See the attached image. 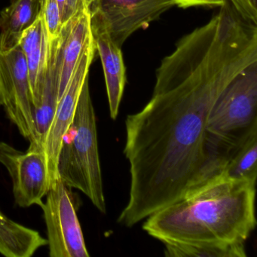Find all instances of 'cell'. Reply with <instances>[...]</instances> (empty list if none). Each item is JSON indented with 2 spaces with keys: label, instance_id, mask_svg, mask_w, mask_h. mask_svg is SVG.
Returning <instances> with one entry per match:
<instances>
[{
  "label": "cell",
  "instance_id": "1",
  "mask_svg": "<svg viewBox=\"0 0 257 257\" xmlns=\"http://www.w3.org/2000/svg\"><path fill=\"white\" fill-rule=\"evenodd\" d=\"M255 63L257 26L227 4L162 59L151 100L125 121L130 191L118 223L132 228L205 184L210 112L225 88Z\"/></svg>",
  "mask_w": 257,
  "mask_h": 257
},
{
  "label": "cell",
  "instance_id": "2",
  "mask_svg": "<svg viewBox=\"0 0 257 257\" xmlns=\"http://www.w3.org/2000/svg\"><path fill=\"white\" fill-rule=\"evenodd\" d=\"M255 184L216 177L146 219L162 243H244L255 229Z\"/></svg>",
  "mask_w": 257,
  "mask_h": 257
},
{
  "label": "cell",
  "instance_id": "3",
  "mask_svg": "<svg viewBox=\"0 0 257 257\" xmlns=\"http://www.w3.org/2000/svg\"><path fill=\"white\" fill-rule=\"evenodd\" d=\"M57 171L66 186L81 191L99 211L106 213L95 111L88 79L82 88L74 118L63 139Z\"/></svg>",
  "mask_w": 257,
  "mask_h": 257
},
{
  "label": "cell",
  "instance_id": "4",
  "mask_svg": "<svg viewBox=\"0 0 257 257\" xmlns=\"http://www.w3.org/2000/svg\"><path fill=\"white\" fill-rule=\"evenodd\" d=\"M226 0H94L91 8L92 32L106 31L122 47L137 31L145 30L171 9L220 8Z\"/></svg>",
  "mask_w": 257,
  "mask_h": 257
},
{
  "label": "cell",
  "instance_id": "5",
  "mask_svg": "<svg viewBox=\"0 0 257 257\" xmlns=\"http://www.w3.org/2000/svg\"><path fill=\"white\" fill-rule=\"evenodd\" d=\"M257 63L242 72L224 90L207 122V144L225 141L257 121Z\"/></svg>",
  "mask_w": 257,
  "mask_h": 257
},
{
  "label": "cell",
  "instance_id": "6",
  "mask_svg": "<svg viewBox=\"0 0 257 257\" xmlns=\"http://www.w3.org/2000/svg\"><path fill=\"white\" fill-rule=\"evenodd\" d=\"M70 188L59 178L51 186L40 205L47 229L51 257H88Z\"/></svg>",
  "mask_w": 257,
  "mask_h": 257
},
{
  "label": "cell",
  "instance_id": "7",
  "mask_svg": "<svg viewBox=\"0 0 257 257\" xmlns=\"http://www.w3.org/2000/svg\"><path fill=\"white\" fill-rule=\"evenodd\" d=\"M0 163L11 177L17 205L29 207L43 204L53 185L44 147L30 144L28 150L22 152L1 141Z\"/></svg>",
  "mask_w": 257,
  "mask_h": 257
},
{
  "label": "cell",
  "instance_id": "8",
  "mask_svg": "<svg viewBox=\"0 0 257 257\" xmlns=\"http://www.w3.org/2000/svg\"><path fill=\"white\" fill-rule=\"evenodd\" d=\"M0 108L31 142L35 135L32 94L26 58L19 46L0 49Z\"/></svg>",
  "mask_w": 257,
  "mask_h": 257
},
{
  "label": "cell",
  "instance_id": "9",
  "mask_svg": "<svg viewBox=\"0 0 257 257\" xmlns=\"http://www.w3.org/2000/svg\"><path fill=\"white\" fill-rule=\"evenodd\" d=\"M96 52L95 43L91 35L58 102L55 116L48 132L44 148L53 183L58 179L57 164L63 139L74 118L79 97L84 84L88 79L90 67Z\"/></svg>",
  "mask_w": 257,
  "mask_h": 257
},
{
  "label": "cell",
  "instance_id": "10",
  "mask_svg": "<svg viewBox=\"0 0 257 257\" xmlns=\"http://www.w3.org/2000/svg\"><path fill=\"white\" fill-rule=\"evenodd\" d=\"M217 159L218 177L255 184L257 121L241 133L222 143L218 150Z\"/></svg>",
  "mask_w": 257,
  "mask_h": 257
},
{
  "label": "cell",
  "instance_id": "11",
  "mask_svg": "<svg viewBox=\"0 0 257 257\" xmlns=\"http://www.w3.org/2000/svg\"><path fill=\"white\" fill-rule=\"evenodd\" d=\"M91 35V16L88 10L77 13L63 24L56 41L58 102Z\"/></svg>",
  "mask_w": 257,
  "mask_h": 257
},
{
  "label": "cell",
  "instance_id": "12",
  "mask_svg": "<svg viewBox=\"0 0 257 257\" xmlns=\"http://www.w3.org/2000/svg\"><path fill=\"white\" fill-rule=\"evenodd\" d=\"M56 40L49 43V56L47 70L43 83L33 100L35 135L30 144L44 147L48 132L55 116L58 104V68H57ZM45 149V148H44Z\"/></svg>",
  "mask_w": 257,
  "mask_h": 257
},
{
  "label": "cell",
  "instance_id": "13",
  "mask_svg": "<svg viewBox=\"0 0 257 257\" xmlns=\"http://www.w3.org/2000/svg\"><path fill=\"white\" fill-rule=\"evenodd\" d=\"M92 35L103 65L109 113L111 118L115 119L118 115L126 83L125 67L121 48L114 43L106 31L92 32Z\"/></svg>",
  "mask_w": 257,
  "mask_h": 257
},
{
  "label": "cell",
  "instance_id": "14",
  "mask_svg": "<svg viewBox=\"0 0 257 257\" xmlns=\"http://www.w3.org/2000/svg\"><path fill=\"white\" fill-rule=\"evenodd\" d=\"M19 46L26 58L34 100L46 76L49 56V42L40 12L35 22L24 32Z\"/></svg>",
  "mask_w": 257,
  "mask_h": 257
},
{
  "label": "cell",
  "instance_id": "15",
  "mask_svg": "<svg viewBox=\"0 0 257 257\" xmlns=\"http://www.w3.org/2000/svg\"><path fill=\"white\" fill-rule=\"evenodd\" d=\"M41 0H11L0 13V49L19 46L24 32L40 15Z\"/></svg>",
  "mask_w": 257,
  "mask_h": 257
},
{
  "label": "cell",
  "instance_id": "16",
  "mask_svg": "<svg viewBox=\"0 0 257 257\" xmlns=\"http://www.w3.org/2000/svg\"><path fill=\"white\" fill-rule=\"evenodd\" d=\"M47 244V239L39 231L15 222L0 210V254L31 257Z\"/></svg>",
  "mask_w": 257,
  "mask_h": 257
},
{
  "label": "cell",
  "instance_id": "17",
  "mask_svg": "<svg viewBox=\"0 0 257 257\" xmlns=\"http://www.w3.org/2000/svg\"><path fill=\"white\" fill-rule=\"evenodd\" d=\"M168 257H246L244 243H165Z\"/></svg>",
  "mask_w": 257,
  "mask_h": 257
},
{
  "label": "cell",
  "instance_id": "18",
  "mask_svg": "<svg viewBox=\"0 0 257 257\" xmlns=\"http://www.w3.org/2000/svg\"><path fill=\"white\" fill-rule=\"evenodd\" d=\"M40 14L43 17L49 43L61 35L63 22L61 10L57 0H41Z\"/></svg>",
  "mask_w": 257,
  "mask_h": 257
},
{
  "label": "cell",
  "instance_id": "19",
  "mask_svg": "<svg viewBox=\"0 0 257 257\" xmlns=\"http://www.w3.org/2000/svg\"><path fill=\"white\" fill-rule=\"evenodd\" d=\"M233 10L243 20L257 25V0H228Z\"/></svg>",
  "mask_w": 257,
  "mask_h": 257
},
{
  "label": "cell",
  "instance_id": "20",
  "mask_svg": "<svg viewBox=\"0 0 257 257\" xmlns=\"http://www.w3.org/2000/svg\"><path fill=\"white\" fill-rule=\"evenodd\" d=\"M58 1V5H59L60 10H61V18L64 14L65 11L66 4H67V0H57Z\"/></svg>",
  "mask_w": 257,
  "mask_h": 257
}]
</instances>
